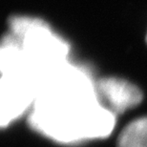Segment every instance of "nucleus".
Listing matches in <instances>:
<instances>
[{
    "instance_id": "f257e3e1",
    "label": "nucleus",
    "mask_w": 147,
    "mask_h": 147,
    "mask_svg": "<svg viewBox=\"0 0 147 147\" xmlns=\"http://www.w3.org/2000/svg\"><path fill=\"white\" fill-rule=\"evenodd\" d=\"M98 91L116 113H123L142 101V94L135 85L120 78H103L98 82Z\"/></svg>"
},
{
    "instance_id": "f03ea898",
    "label": "nucleus",
    "mask_w": 147,
    "mask_h": 147,
    "mask_svg": "<svg viewBox=\"0 0 147 147\" xmlns=\"http://www.w3.org/2000/svg\"><path fill=\"white\" fill-rule=\"evenodd\" d=\"M119 147H147V117L134 120L120 133Z\"/></svg>"
}]
</instances>
